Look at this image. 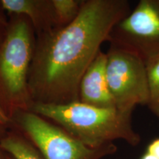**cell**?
I'll return each instance as SVG.
<instances>
[{
  "label": "cell",
  "mask_w": 159,
  "mask_h": 159,
  "mask_svg": "<svg viewBox=\"0 0 159 159\" xmlns=\"http://www.w3.org/2000/svg\"><path fill=\"white\" fill-rule=\"evenodd\" d=\"M0 2L9 16L21 15L27 17L36 36L56 28L52 0H0Z\"/></svg>",
  "instance_id": "obj_8"
},
{
  "label": "cell",
  "mask_w": 159,
  "mask_h": 159,
  "mask_svg": "<svg viewBox=\"0 0 159 159\" xmlns=\"http://www.w3.org/2000/svg\"><path fill=\"white\" fill-rule=\"evenodd\" d=\"M148 77L149 100L151 112L159 117V56L146 62Z\"/></svg>",
  "instance_id": "obj_11"
},
{
  "label": "cell",
  "mask_w": 159,
  "mask_h": 159,
  "mask_svg": "<svg viewBox=\"0 0 159 159\" xmlns=\"http://www.w3.org/2000/svg\"><path fill=\"white\" fill-rule=\"evenodd\" d=\"M10 128L9 126H6V125L0 124V143L2 139L5 136L6 134L7 133ZM7 154L0 147V159H7Z\"/></svg>",
  "instance_id": "obj_14"
},
{
  "label": "cell",
  "mask_w": 159,
  "mask_h": 159,
  "mask_svg": "<svg viewBox=\"0 0 159 159\" xmlns=\"http://www.w3.org/2000/svg\"><path fill=\"white\" fill-rule=\"evenodd\" d=\"M30 111L59 125L91 148L114 144L116 140L136 147L142 140L133 127V112L97 108L80 101L61 105L35 103Z\"/></svg>",
  "instance_id": "obj_2"
},
{
  "label": "cell",
  "mask_w": 159,
  "mask_h": 159,
  "mask_svg": "<svg viewBox=\"0 0 159 159\" xmlns=\"http://www.w3.org/2000/svg\"><path fill=\"white\" fill-rule=\"evenodd\" d=\"M147 152L156 156L159 159V137L154 139L147 148Z\"/></svg>",
  "instance_id": "obj_13"
},
{
  "label": "cell",
  "mask_w": 159,
  "mask_h": 159,
  "mask_svg": "<svg viewBox=\"0 0 159 159\" xmlns=\"http://www.w3.org/2000/svg\"><path fill=\"white\" fill-rule=\"evenodd\" d=\"M140 159H158V158H157L156 156H152V155H151L146 152L144 155H143V156H142V158H141Z\"/></svg>",
  "instance_id": "obj_16"
},
{
  "label": "cell",
  "mask_w": 159,
  "mask_h": 159,
  "mask_svg": "<svg viewBox=\"0 0 159 159\" xmlns=\"http://www.w3.org/2000/svg\"><path fill=\"white\" fill-rule=\"evenodd\" d=\"M107 78L116 108L133 112L149 100L146 62L134 53L110 45L106 52Z\"/></svg>",
  "instance_id": "obj_5"
},
{
  "label": "cell",
  "mask_w": 159,
  "mask_h": 159,
  "mask_svg": "<svg viewBox=\"0 0 159 159\" xmlns=\"http://www.w3.org/2000/svg\"><path fill=\"white\" fill-rule=\"evenodd\" d=\"M10 128L21 133L43 159H104L117 150L114 144L91 148L59 125L31 111L16 114L11 119Z\"/></svg>",
  "instance_id": "obj_4"
},
{
  "label": "cell",
  "mask_w": 159,
  "mask_h": 159,
  "mask_svg": "<svg viewBox=\"0 0 159 159\" xmlns=\"http://www.w3.org/2000/svg\"><path fill=\"white\" fill-rule=\"evenodd\" d=\"M0 124L9 127L10 125H11V120L7 116V115L5 114V113L4 112V111L1 108V106H0Z\"/></svg>",
  "instance_id": "obj_15"
},
{
  "label": "cell",
  "mask_w": 159,
  "mask_h": 159,
  "mask_svg": "<svg viewBox=\"0 0 159 159\" xmlns=\"http://www.w3.org/2000/svg\"><path fill=\"white\" fill-rule=\"evenodd\" d=\"M0 147L13 159H43L34 145L21 133L12 128L1 141Z\"/></svg>",
  "instance_id": "obj_9"
},
{
  "label": "cell",
  "mask_w": 159,
  "mask_h": 159,
  "mask_svg": "<svg viewBox=\"0 0 159 159\" xmlns=\"http://www.w3.org/2000/svg\"><path fill=\"white\" fill-rule=\"evenodd\" d=\"M7 159H13V158H12L11 156H9L8 155H7Z\"/></svg>",
  "instance_id": "obj_17"
},
{
  "label": "cell",
  "mask_w": 159,
  "mask_h": 159,
  "mask_svg": "<svg viewBox=\"0 0 159 159\" xmlns=\"http://www.w3.org/2000/svg\"><path fill=\"white\" fill-rule=\"evenodd\" d=\"M6 12L4 11L2 6L0 2V46L5 40V38L7 34V28H8L9 19L7 20L5 15Z\"/></svg>",
  "instance_id": "obj_12"
},
{
  "label": "cell",
  "mask_w": 159,
  "mask_h": 159,
  "mask_svg": "<svg viewBox=\"0 0 159 159\" xmlns=\"http://www.w3.org/2000/svg\"><path fill=\"white\" fill-rule=\"evenodd\" d=\"M106 53L99 51L81 79L79 101L102 108H116L107 78Z\"/></svg>",
  "instance_id": "obj_7"
},
{
  "label": "cell",
  "mask_w": 159,
  "mask_h": 159,
  "mask_svg": "<svg viewBox=\"0 0 159 159\" xmlns=\"http://www.w3.org/2000/svg\"><path fill=\"white\" fill-rule=\"evenodd\" d=\"M130 11L127 0H83L72 22L36 36L28 78L33 104L79 101L83 75L114 26Z\"/></svg>",
  "instance_id": "obj_1"
},
{
  "label": "cell",
  "mask_w": 159,
  "mask_h": 159,
  "mask_svg": "<svg viewBox=\"0 0 159 159\" xmlns=\"http://www.w3.org/2000/svg\"><path fill=\"white\" fill-rule=\"evenodd\" d=\"M35 43L30 20L21 15L10 16L0 46V106L10 120L18 112L30 111L33 105L28 78Z\"/></svg>",
  "instance_id": "obj_3"
},
{
  "label": "cell",
  "mask_w": 159,
  "mask_h": 159,
  "mask_svg": "<svg viewBox=\"0 0 159 159\" xmlns=\"http://www.w3.org/2000/svg\"><path fill=\"white\" fill-rule=\"evenodd\" d=\"M110 45L134 53L145 62L159 56V0H140L111 31Z\"/></svg>",
  "instance_id": "obj_6"
},
{
  "label": "cell",
  "mask_w": 159,
  "mask_h": 159,
  "mask_svg": "<svg viewBox=\"0 0 159 159\" xmlns=\"http://www.w3.org/2000/svg\"><path fill=\"white\" fill-rule=\"evenodd\" d=\"M83 0H52L56 28L72 22L78 16Z\"/></svg>",
  "instance_id": "obj_10"
}]
</instances>
